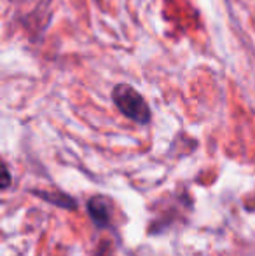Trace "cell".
<instances>
[{"label": "cell", "instance_id": "1", "mask_svg": "<svg viewBox=\"0 0 255 256\" xmlns=\"http://www.w3.org/2000/svg\"><path fill=\"white\" fill-rule=\"evenodd\" d=\"M112 100L116 106L128 118L140 124H147L150 120V108L143 96L136 89L128 84H117L112 91Z\"/></svg>", "mask_w": 255, "mask_h": 256}, {"label": "cell", "instance_id": "2", "mask_svg": "<svg viewBox=\"0 0 255 256\" xmlns=\"http://www.w3.org/2000/svg\"><path fill=\"white\" fill-rule=\"evenodd\" d=\"M89 212L96 225H107L110 218V202L105 197H95L89 202Z\"/></svg>", "mask_w": 255, "mask_h": 256}]
</instances>
